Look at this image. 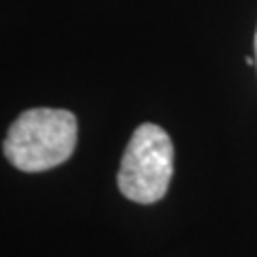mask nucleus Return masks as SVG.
Wrapping results in <instances>:
<instances>
[{"instance_id":"nucleus-1","label":"nucleus","mask_w":257,"mask_h":257,"mask_svg":"<svg viewBox=\"0 0 257 257\" xmlns=\"http://www.w3.org/2000/svg\"><path fill=\"white\" fill-rule=\"evenodd\" d=\"M77 146V118L69 109L32 107L9 126L3 150L20 172L39 174L69 161Z\"/></svg>"},{"instance_id":"nucleus-2","label":"nucleus","mask_w":257,"mask_h":257,"mask_svg":"<svg viewBox=\"0 0 257 257\" xmlns=\"http://www.w3.org/2000/svg\"><path fill=\"white\" fill-rule=\"evenodd\" d=\"M174 176V144L165 128L144 122L133 131L118 170L120 193L135 204L165 197Z\"/></svg>"},{"instance_id":"nucleus-3","label":"nucleus","mask_w":257,"mask_h":257,"mask_svg":"<svg viewBox=\"0 0 257 257\" xmlns=\"http://www.w3.org/2000/svg\"><path fill=\"white\" fill-rule=\"evenodd\" d=\"M244 62H246V64H251V67H255V56H246Z\"/></svg>"},{"instance_id":"nucleus-4","label":"nucleus","mask_w":257,"mask_h":257,"mask_svg":"<svg viewBox=\"0 0 257 257\" xmlns=\"http://www.w3.org/2000/svg\"><path fill=\"white\" fill-rule=\"evenodd\" d=\"M255 69H257V30H255Z\"/></svg>"}]
</instances>
